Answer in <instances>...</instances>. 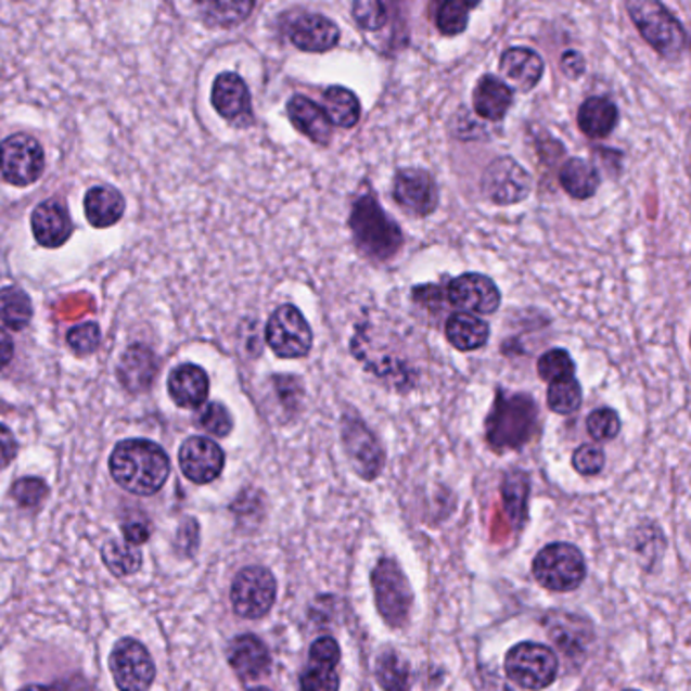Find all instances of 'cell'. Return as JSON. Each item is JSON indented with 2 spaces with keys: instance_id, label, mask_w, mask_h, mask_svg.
Instances as JSON below:
<instances>
[{
  "instance_id": "603a6c76",
  "label": "cell",
  "mask_w": 691,
  "mask_h": 691,
  "mask_svg": "<svg viewBox=\"0 0 691 691\" xmlns=\"http://www.w3.org/2000/svg\"><path fill=\"white\" fill-rule=\"evenodd\" d=\"M169 394L172 401L181 408L193 410L203 406L209 394V378L205 369L193 363L179 366L170 373Z\"/></svg>"
},
{
  "instance_id": "db71d44e",
  "label": "cell",
  "mask_w": 691,
  "mask_h": 691,
  "mask_svg": "<svg viewBox=\"0 0 691 691\" xmlns=\"http://www.w3.org/2000/svg\"><path fill=\"white\" fill-rule=\"evenodd\" d=\"M625 691H637V690H625Z\"/></svg>"
},
{
  "instance_id": "cb8c5ba5",
  "label": "cell",
  "mask_w": 691,
  "mask_h": 691,
  "mask_svg": "<svg viewBox=\"0 0 691 691\" xmlns=\"http://www.w3.org/2000/svg\"><path fill=\"white\" fill-rule=\"evenodd\" d=\"M473 106H475L476 116L489 123L503 120L509 108L513 106V92L499 77L483 76L478 79L473 92Z\"/></svg>"
},
{
  "instance_id": "f5cc1de1",
  "label": "cell",
  "mask_w": 691,
  "mask_h": 691,
  "mask_svg": "<svg viewBox=\"0 0 691 691\" xmlns=\"http://www.w3.org/2000/svg\"><path fill=\"white\" fill-rule=\"evenodd\" d=\"M247 691H272V690H268V688H252V690H247Z\"/></svg>"
},
{
  "instance_id": "e575fe53",
  "label": "cell",
  "mask_w": 691,
  "mask_h": 691,
  "mask_svg": "<svg viewBox=\"0 0 691 691\" xmlns=\"http://www.w3.org/2000/svg\"><path fill=\"white\" fill-rule=\"evenodd\" d=\"M580 404H583V387L574 375L550 382L548 406L552 412L562 415L574 414L580 408Z\"/></svg>"
},
{
  "instance_id": "8fae6325",
  "label": "cell",
  "mask_w": 691,
  "mask_h": 691,
  "mask_svg": "<svg viewBox=\"0 0 691 691\" xmlns=\"http://www.w3.org/2000/svg\"><path fill=\"white\" fill-rule=\"evenodd\" d=\"M0 170L9 183L29 187L46 170L43 149L27 135H13L0 144Z\"/></svg>"
},
{
  "instance_id": "7402d4cb",
  "label": "cell",
  "mask_w": 691,
  "mask_h": 691,
  "mask_svg": "<svg viewBox=\"0 0 691 691\" xmlns=\"http://www.w3.org/2000/svg\"><path fill=\"white\" fill-rule=\"evenodd\" d=\"M543 60L534 49L527 47H511L501 55V72L517 90L529 92L539 84L543 76Z\"/></svg>"
},
{
  "instance_id": "bcb514c9",
  "label": "cell",
  "mask_w": 691,
  "mask_h": 691,
  "mask_svg": "<svg viewBox=\"0 0 691 691\" xmlns=\"http://www.w3.org/2000/svg\"><path fill=\"white\" fill-rule=\"evenodd\" d=\"M338 661H341V647L333 637H321L310 647V663L337 667Z\"/></svg>"
},
{
  "instance_id": "8992f818",
  "label": "cell",
  "mask_w": 691,
  "mask_h": 691,
  "mask_svg": "<svg viewBox=\"0 0 691 691\" xmlns=\"http://www.w3.org/2000/svg\"><path fill=\"white\" fill-rule=\"evenodd\" d=\"M534 576L550 592H572L586 578V562L576 546L555 541L539 550L534 560Z\"/></svg>"
},
{
  "instance_id": "f1b7e54d",
  "label": "cell",
  "mask_w": 691,
  "mask_h": 691,
  "mask_svg": "<svg viewBox=\"0 0 691 691\" xmlns=\"http://www.w3.org/2000/svg\"><path fill=\"white\" fill-rule=\"evenodd\" d=\"M560 183L574 200H590L599 191V172L584 158H570L560 170Z\"/></svg>"
},
{
  "instance_id": "f35d334b",
  "label": "cell",
  "mask_w": 691,
  "mask_h": 691,
  "mask_svg": "<svg viewBox=\"0 0 691 691\" xmlns=\"http://www.w3.org/2000/svg\"><path fill=\"white\" fill-rule=\"evenodd\" d=\"M11 495L21 508L35 509L46 501L49 487L46 481L37 476H25V478H18L11 487Z\"/></svg>"
},
{
  "instance_id": "60d3db41",
  "label": "cell",
  "mask_w": 691,
  "mask_h": 691,
  "mask_svg": "<svg viewBox=\"0 0 691 691\" xmlns=\"http://www.w3.org/2000/svg\"><path fill=\"white\" fill-rule=\"evenodd\" d=\"M200 426L217 438H226L233 428V420H231V414L223 404L212 401L201 410Z\"/></svg>"
},
{
  "instance_id": "74e56055",
  "label": "cell",
  "mask_w": 691,
  "mask_h": 691,
  "mask_svg": "<svg viewBox=\"0 0 691 691\" xmlns=\"http://www.w3.org/2000/svg\"><path fill=\"white\" fill-rule=\"evenodd\" d=\"M337 667L310 663L305 674L300 676V691H338Z\"/></svg>"
},
{
  "instance_id": "f907efd6",
  "label": "cell",
  "mask_w": 691,
  "mask_h": 691,
  "mask_svg": "<svg viewBox=\"0 0 691 691\" xmlns=\"http://www.w3.org/2000/svg\"><path fill=\"white\" fill-rule=\"evenodd\" d=\"M13 355H15L13 338H11V335H9L7 331L0 329V369L7 368V366L11 363Z\"/></svg>"
},
{
  "instance_id": "7bdbcfd3",
  "label": "cell",
  "mask_w": 691,
  "mask_h": 691,
  "mask_svg": "<svg viewBox=\"0 0 691 691\" xmlns=\"http://www.w3.org/2000/svg\"><path fill=\"white\" fill-rule=\"evenodd\" d=\"M351 11H354L357 25L366 31H378L384 27L385 21H387L385 7L378 0H357L354 2Z\"/></svg>"
},
{
  "instance_id": "681fc988",
  "label": "cell",
  "mask_w": 691,
  "mask_h": 691,
  "mask_svg": "<svg viewBox=\"0 0 691 691\" xmlns=\"http://www.w3.org/2000/svg\"><path fill=\"white\" fill-rule=\"evenodd\" d=\"M123 532L126 543H130V546H135V548L142 546V543L149 539V536H151L149 525L140 522L126 523L123 527Z\"/></svg>"
},
{
  "instance_id": "9a60e30c",
  "label": "cell",
  "mask_w": 691,
  "mask_h": 691,
  "mask_svg": "<svg viewBox=\"0 0 691 691\" xmlns=\"http://www.w3.org/2000/svg\"><path fill=\"white\" fill-rule=\"evenodd\" d=\"M179 464L189 481L197 485H207L221 475L226 466V455L221 446L216 445L212 438L193 436L181 446Z\"/></svg>"
},
{
  "instance_id": "4316f807",
  "label": "cell",
  "mask_w": 691,
  "mask_h": 691,
  "mask_svg": "<svg viewBox=\"0 0 691 691\" xmlns=\"http://www.w3.org/2000/svg\"><path fill=\"white\" fill-rule=\"evenodd\" d=\"M86 217L93 228H112L124 216V197L112 187H92L84 200Z\"/></svg>"
},
{
  "instance_id": "30bf717a",
  "label": "cell",
  "mask_w": 691,
  "mask_h": 691,
  "mask_svg": "<svg viewBox=\"0 0 691 691\" xmlns=\"http://www.w3.org/2000/svg\"><path fill=\"white\" fill-rule=\"evenodd\" d=\"M110 669L120 691H149L156 674L151 653L135 639L116 643L110 655Z\"/></svg>"
},
{
  "instance_id": "ee69618b",
  "label": "cell",
  "mask_w": 691,
  "mask_h": 691,
  "mask_svg": "<svg viewBox=\"0 0 691 691\" xmlns=\"http://www.w3.org/2000/svg\"><path fill=\"white\" fill-rule=\"evenodd\" d=\"M606 457L597 445H583L572 455V466L578 475L597 476L604 469Z\"/></svg>"
},
{
  "instance_id": "ffe728a7",
  "label": "cell",
  "mask_w": 691,
  "mask_h": 691,
  "mask_svg": "<svg viewBox=\"0 0 691 691\" xmlns=\"http://www.w3.org/2000/svg\"><path fill=\"white\" fill-rule=\"evenodd\" d=\"M33 235L46 247H60L72 235V219L60 201L41 203L31 217Z\"/></svg>"
},
{
  "instance_id": "44dd1931",
  "label": "cell",
  "mask_w": 691,
  "mask_h": 691,
  "mask_svg": "<svg viewBox=\"0 0 691 691\" xmlns=\"http://www.w3.org/2000/svg\"><path fill=\"white\" fill-rule=\"evenodd\" d=\"M286 112H289L292 126L315 144L327 146L331 142L333 124L327 118L324 110L319 104H315L305 95H294L286 106Z\"/></svg>"
},
{
  "instance_id": "4fadbf2b",
  "label": "cell",
  "mask_w": 691,
  "mask_h": 691,
  "mask_svg": "<svg viewBox=\"0 0 691 691\" xmlns=\"http://www.w3.org/2000/svg\"><path fill=\"white\" fill-rule=\"evenodd\" d=\"M343 446L355 473L363 481H373L382 473L384 450L361 418L355 414H345L343 418Z\"/></svg>"
},
{
  "instance_id": "2e32d148",
  "label": "cell",
  "mask_w": 691,
  "mask_h": 691,
  "mask_svg": "<svg viewBox=\"0 0 691 691\" xmlns=\"http://www.w3.org/2000/svg\"><path fill=\"white\" fill-rule=\"evenodd\" d=\"M394 200L414 216H431L438 207V187L426 170L401 169L394 179Z\"/></svg>"
},
{
  "instance_id": "ba28073f",
  "label": "cell",
  "mask_w": 691,
  "mask_h": 691,
  "mask_svg": "<svg viewBox=\"0 0 691 691\" xmlns=\"http://www.w3.org/2000/svg\"><path fill=\"white\" fill-rule=\"evenodd\" d=\"M277 578L264 566L240 570L231 584V606L235 615L256 620L268 615L277 602Z\"/></svg>"
},
{
  "instance_id": "836d02e7",
  "label": "cell",
  "mask_w": 691,
  "mask_h": 691,
  "mask_svg": "<svg viewBox=\"0 0 691 691\" xmlns=\"http://www.w3.org/2000/svg\"><path fill=\"white\" fill-rule=\"evenodd\" d=\"M527 497H529V476L522 471H513L503 483V501L511 520L523 525L527 520Z\"/></svg>"
},
{
  "instance_id": "6da1fadb",
  "label": "cell",
  "mask_w": 691,
  "mask_h": 691,
  "mask_svg": "<svg viewBox=\"0 0 691 691\" xmlns=\"http://www.w3.org/2000/svg\"><path fill=\"white\" fill-rule=\"evenodd\" d=\"M110 473L126 491L146 497L161 491L167 483L169 457L151 440H124L110 457Z\"/></svg>"
},
{
  "instance_id": "3957f363",
  "label": "cell",
  "mask_w": 691,
  "mask_h": 691,
  "mask_svg": "<svg viewBox=\"0 0 691 691\" xmlns=\"http://www.w3.org/2000/svg\"><path fill=\"white\" fill-rule=\"evenodd\" d=\"M349 228L357 247L373 260H392L400 252L404 242L400 228L385 214L373 193L355 200Z\"/></svg>"
},
{
  "instance_id": "b9f144b4",
  "label": "cell",
  "mask_w": 691,
  "mask_h": 691,
  "mask_svg": "<svg viewBox=\"0 0 691 691\" xmlns=\"http://www.w3.org/2000/svg\"><path fill=\"white\" fill-rule=\"evenodd\" d=\"M254 9L252 2H216V4H205L203 11L207 16H212V21L221 27H230L242 23L249 11Z\"/></svg>"
},
{
  "instance_id": "d6a6232c",
  "label": "cell",
  "mask_w": 691,
  "mask_h": 691,
  "mask_svg": "<svg viewBox=\"0 0 691 691\" xmlns=\"http://www.w3.org/2000/svg\"><path fill=\"white\" fill-rule=\"evenodd\" d=\"M102 560L112 574L132 576L142 566V552L126 541L110 539L102 548Z\"/></svg>"
},
{
  "instance_id": "ac0fdd59",
  "label": "cell",
  "mask_w": 691,
  "mask_h": 691,
  "mask_svg": "<svg viewBox=\"0 0 691 691\" xmlns=\"http://www.w3.org/2000/svg\"><path fill=\"white\" fill-rule=\"evenodd\" d=\"M289 37L292 46L298 47L300 51L324 53L337 46L341 33L337 25L327 16L303 13L289 25Z\"/></svg>"
},
{
  "instance_id": "5b68a950",
  "label": "cell",
  "mask_w": 691,
  "mask_h": 691,
  "mask_svg": "<svg viewBox=\"0 0 691 691\" xmlns=\"http://www.w3.org/2000/svg\"><path fill=\"white\" fill-rule=\"evenodd\" d=\"M371 586L375 606L385 625L392 629L404 627L412 613L414 594L400 564L392 558H382L375 568L371 570Z\"/></svg>"
},
{
  "instance_id": "816d5d0a",
  "label": "cell",
  "mask_w": 691,
  "mask_h": 691,
  "mask_svg": "<svg viewBox=\"0 0 691 691\" xmlns=\"http://www.w3.org/2000/svg\"><path fill=\"white\" fill-rule=\"evenodd\" d=\"M21 691H49L43 686H27V688H23Z\"/></svg>"
},
{
  "instance_id": "d6986e66",
  "label": "cell",
  "mask_w": 691,
  "mask_h": 691,
  "mask_svg": "<svg viewBox=\"0 0 691 691\" xmlns=\"http://www.w3.org/2000/svg\"><path fill=\"white\" fill-rule=\"evenodd\" d=\"M231 669L242 679H258L270 671V651L264 645V641L256 635H242L231 641L230 653Z\"/></svg>"
},
{
  "instance_id": "f6af8a7d",
  "label": "cell",
  "mask_w": 691,
  "mask_h": 691,
  "mask_svg": "<svg viewBox=\"0 0 691 691\" xmlns=\"http://www.w3.org/2000/svg\"><path fill=\"white\" fill-rule=\"evenodd\" d=\"M100 327L93 323L79 324L74 327L69 333H67V345L72 347V351H76L77 355L93 354L100 345Z\"/></svg>"
},
{
  "instance_id": "277c9868",
  "label": "cell",
  "mask_w": 691,
  "mask_h": 691,
  "mask_svg": "<svg viewBox=\"0 0 691 691\" xmlns=\"http://www.w3.org/2000/svg\"><path fill=\"white\" fill-rule=\"evenodd\" d=\"M627 11L641 37L660 55L667 60H677L683 53L688 43L683 25L661 2L630 0L627 2Z\"/></svg>"
},
{
  "instance_id": "5bb4252c",
  "label": "cell",
  "mask_w": 691,
  "mask_h": 691,
  "mask_svg": "<svg viewBox=\"0 0 691 691\" xmlns=\"http://www.w3.org/2000/svg\"><path fill=\"white\" fill-rule=\"evenodd\" d=\"M446 298L466 315H492L501 307V292L491 278L483 274H462L448 284Z\"/></svg>"
},
{
  "instance_id": "4dcf8cb0",
  "label": "cell",
  "mask_w": 691,
  "mask_h": 691,
  "mask_svg": "<svg viewBox=\"0 0 691 691\" xmlns=\"http://www.w3.org/2000/svg\"><path fill=\"white\" fill-rule=\"evenodd\" d=\"M375 677L384 691H410L412 688L410 663L396 651H384L378 657Z\"/></svg>"
},
{
  "instance_id": "8d00e7d4",
  "label": "cell",
  "mask_w": 691,
  "mask_h": 691,
  "mask_svg": "<svg viewBox=\"0 0 691 691\" xmlns=\"http://www.w3.org/2000/svg\"><path fill=\"white\" fill-rule=\"evenodd\" d=\"M576 366L566 349H550L539 357L538 373L543 382H555L562 378H572Z\"/></svg>"
},
{
  "instance_id": "c3c4849f",
  "label": "cell",
  "mask_w": 691,
  "mask_h": 691,
  "mask_svg": "<svg viewBox=\"0 0 691 691\" xmlns=\"http://www.w3.org/2000/svg\"><path fill=\"white\" fill-rule=\"evenodd\" d=\"M560 67H562L564 76L570 77V79H578V77L583 76L584 69H586V63H584V57L578 51L570 49L562 55Z\"/></svg>"
},
{
  "instance_id": "d590c367",
  "label": "cell",
  "mask_w": 691,
  "mask_h": 691,
  "mask_svg": "<svg viewBox=\"0 0 691 691\" xmlns=\"http://www.w3.org/2000/svg\"><path fill=\"white\" fill-rule=\"evenodd\" d=\"M476 2H464V0H448L440 9H438V15H436V27L440 29L443 35L448 37H455V35H461L466 25H469V15L471 11H475Z\"/></svg>"
},
{
  "instance_id": "ab89813d",
  "label": "cell",
  "mask_w": 691,
  "mask_h": 691,
  "mask_svg": "<svg viewBox=\"0 0 691 691\" xmlns=\"http://www.w3.org/2000/svg\"><path fill=\"white\" fill-rule=\"evenodd\" d=\"M586 428H588V434L594 440H600V443L613 440L620 432V418L611 408H600V410H594L592 414L588 415Z\"/></svg>"
},
{
  "instance_id": "f546056e",
  "label": "cell",
  "mask_w": 691,
  "mask_h": 691,
  "mask_svg": "<svg viewBox=\"0 0 691 691\" xmlns=\"http://www.w3.org/2000/svg\"><path fill=\"white\" fill-rule=\"evenodd\" d=\"M324 114L338 128H354L361 118V102L351 90L331 86L324 92Z\"/></svg>"
},
{
  "instance_id": "e0dca14e",
  "label": "cell",
  "mask_w": 691,
  "mask_h": 691,
  "mask_svg": "<svg viewBox=\"0 0 691 691\" xmlns=\"http://www.w3.org/2000/svg\"><path fill=\"white\" fill-rule=\"evenodd\" d=\"M212 102L217 114L233 126L252 124V100L246 81L238 74L226 72L217 76L212 90Z\"/></svg>"
},
{
  "instance_id": "7c38bea8",
  "label": "cell",
  "mask_w": 691,
  "mask_h": 691,
  "mask_svg": "<svg viewBox=\"0 0 691 691\" xmlns=\"http://www.w3.org/2000/svg\"><path fill=\"white\" fill-rule=\"evenodd\" d=\"M483 193L497 205H515L532 193V177L515 158H495L483 172Z\"/></svg>"
},
{
  "instance_id": "9c48e42d",
  "label": "cell",
  "mask_w": 691,
  "mask_h": 691,
  "mask_svg": "<svg viewBox=\"0 0 691 691\" xmlns=\"http://www.w3.org/2000/svg\"><path fill=\"white\" fill-rule=\"evenodd\" d=\"M266 343L282 359L307 357L312 347V331L298 308L282 305L266 324Z\"/></svg>"
},
{
  "instance_id": "1f68e13d",
  "label": "cell",
  "mask_w": 691,
  "mask_h": 691,
  "mask_svg": "<svg viewBox=\"0 0 691 691\" xmlns=\"http://www.w3.org/2000/svg\"><path fill=\"white\" fill-rule=\"evenodd\" d=\"M33 305L31 298L15 286H7L0 291V321L21 331L31 323Z\"/></svg>"
},
{
  "instance_id": "484cf974",
  "label": "cell",
  "mask_w": 691,
  "mask_h": 691,
  "mask_svg": "<svg viewBox=\"0 0 691 691\" xmlns=\"http://www.w3.org/2000/svg\"><path fill=\"white\" fill-rule=\"evenodd\" d=\"M489 324L475 315L457 312L446 321L445 335L448 343L464 354L485 347L489 341Z\"/></svg>"
},
{
  "instance_id": "83f0119b",
  "label": "cell",
  "mask_w": 691,
  "mask_h": 691,
  "mask_svg": "<svg viewBox=\"0 0 691 691\" xmlns=\"http://www.w3.org/2000/svg\"><path fill=\"white\" fill-rule=\"evenodd\" d=\"M618 123V110L609 98H588L578 110V126L588 139H606Z\"/></svg>"
},
{
  "instance_id": "52a82bcc",
  "label": "cell",
  "mask_w": 691,
  "mask_h": 691,
  "mask_svg": "<svg viewBox=\"0 0 691 691\" xmlns=\"http://www.w3.org/2000/svg\"><path fill=\"white\" fill-rule=\"evenodd\" d=\"M560 671V661L550 647L525 641L509 649L506 674L522 690L541 691L550 688Z\"/></svg>"
},
{
  "instance_id": "d4e9b609",
  "label": "cell",
  "mask_w": 691,
  "mask_h": 691,
  "mask_svg": "<svg viewBox=\"0 0 691 691\" xmlns=\"http://www.w3.org/2000/svg\"><path fill=\"white\" fill-rule=\"evenodd\" d=\"M156 373V359L153 351L144 345H132L123 355V361L118 366V378L126 389L142 392L153 384Z\"/></svg>"
},
{
  "instance_id": "7a4b0ae2",
  "label": "cell",
  "mask_w": 691,
  "mask_h": 691,
  "mask_svg": "<svg viewBox=\"0 0 691 691\" xmlns=\"http://www.w3.org/2000/svg\"><path fill=\"white\" fill-rule=\"evenodd\" d=\"M487 443L492 450H517L538 431V406L527 394L497 392L491 414L487 418Z\"/></svg>"
},
{
  "instance_id": "7dc6e473",
  "label": "cell",
  "mask_w": 691,
  "mask_h": 691,
  "mask_svg": "<svg viewBox=\"0 0 691 691\" xmlns=\"http://www.w3.org/2000/svg\"><path fill=\"white\" fill-rule=\"evenodd\" d=\"M16 450H18V446H16L13 432L0 424V471L15 461Z\"/></svg>"
}]
</instances>
